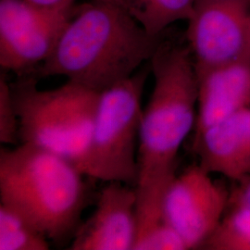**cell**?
<instances>
[{"instance_id":"cell-17","label":"cell","mask_w":250,"mask_h":250,"mask_svg":"<svg viewBox=\"0 0 250 250\" xmlns=\"http://www.w3.org/2000/svg\"><path fill=\"white\" fill-rule=\"evenodd\" d=\"M241 185L232 196L233 206H244L250 208V177L241 180Z\"/></svg>"},{"instance_id":"cell-16","label":"cell","mask_w":250,"mask_h":250,"mask_svg":"<svg viewBox=\"0 0 250 250\" xmlns=\"http://www.w3.org/2000/svg\"><path fill=\"white\" fill-rule=\"evenodd\" d=\"M20 141L19 118L11 92V85L1 75L0 79V142L5 145Z\"/></svg>"},{"instance_id":"cell-18","label":"cell","mask_w":250,"mask_h":250,"mask_svg":"<svg viewBox=\"0 0 250 250\" xmlns=\"http://www.w3.org/2000/svg\"><path fill=\"white\" fill-rule=\"evenodd\" d=\"M34 4H36L45 8H63L75 5L77 0H28Z\"/></svg>"},{"instance_id":"cell-10","label":"cell","mask_w":250,"mask_h":250,"mask_svg":"<svg viewBox=\"0 0 250 250\" xmlns=\"http://www.w3.org/2000/svg\"><path fill=\"white\" fill-rule=\"evenodd\" d=\"M199 165L209 173L241 181L250 172V107L194 136Z\"/></svg>"},{"instance_id":"cell-14","label":"cell","mask_w":250,"mask_h":250,"mask_svg":"<svg viewBox=\"0 0 250 250\" xmlns=\"http://www.w3.org/2000/svg\"><path fill=\"white\" fill-rule=\"evenodd\" d=\"M212 250H250V208L234 206L202 247Z\"/></svg>"},{"instance_id":"cell-11","label":"cell","mask_w":250,"mask_h":250,"mask_svg":"<svg viewBox=\"0 0 250 250\" xmlns=\"http://www.w3.org/2000/svg\"><path fill=\"white\" fill-rule=\"evenodd\" d=\"M196 71L198 93L194 135L250 107V60Z\"/></svg>"},{"instance_id":"cell-1","label":"cell","mask_w":250,"mask_h":250,"mask_svg":"<svg viewBox=\"0 0 250 250\" xmlns=\"http://www.w3.org/2000/svg\"><path fill=\"white\" fill-rule=\"evenodd\" d=\"M149 62L154 87L141 119L134 187L137 233L165 221L163 197L197 118L198 83L188 45L164 37Z\"/></svg>"},{"instance_id":"cell-5","label":"cell","mask_w":250,"mask_h":250,"mask_svg":"<svg viewBox=\"0 0 250 250\" xmlns=\"http://www.w3.org/2000/svg\"><path fill=\"white\" fill-rule=\"evenodd\" d=\"M148 72L140 70L100 93L88 148L78 166L85 177L135 187L142 98Z\"/></svg>"},{"instance_id":"cell-6","label":"cell","mask_w":250,"mask_h":250,"mask_svg":"<svg viewBox=\"0 0 250 250\" xmlns=\"http://www.w3.org/2000/svg\"><path fill=\"white\" fill-rule=\"evenodd\" d=\"M75 5L45 8L28 0H0L2 70L22 76L45 62L58 45Z\"/></svg>"},{"instance_id":"cell-9","label":"cell","mask_w":250,"mask_h":250,"mask_svg":"<svg viewBox=\"0 0 250 250\" xmlns=\"http://www.w3.org/2000/svg\"><path fill=\"white\" fill-rule=\"evenodd\" d=\"M130 188L120 182H108L101 189L95 210L79 225L70 250H134L137 197L135 189Z\"/></svg>"},{"instance_id":"cell-13","label":"cell","mask_w":250,"mask_h":250,"mask_svg":"<svg viewBox=\"0 0 250 250\" xmlns=\"http://www.w3.org/2000/svg\"><path fill=\"white\" fill-rule=\"evenodd\" d=\"M49 239L7 206L0 204V250H47Z\"/></svg>"},{"instance_id":"cell-4","label":"cell","mask_w":250,"mask_h":250,"mask_svg":"<svg viewBox=\"0 0 250 250\" xmlns=\"http://www.w3.org/2000/svg\"><path fill=\"white\" fill-rule=\"evenodd\" d=\"M10 83L20 125V141L53 152L77 168L88 148L100 93L68 81L40 90L33 74Z\"/></svg>"},{"instance_id":"cell-12","label":"cell","mask_w":250,"mask_h":250,"mask_svg":"<svg viewBox=\"0 0 250 250\" xmlns=\"http://www.w3.org/2000/svg\"><path fill=\"white\" fill-rule=\"evenodd\" d=\"M152 36L166 34L178 21H188L197 0H113Z\"/></svg>"},{"instance_id":"cell-8","label":"cell","mask_w":250,"mask_h":250,"mask_svg":"<svg viewBox=\"0 0 250 250\" xmlns=\"http://www.w3.org/2000/svg\"><path fill=\"white\" fill-rule=\"evenodd\" d=\"M200 165L175 175L166 189L162 209L166 223L188 250L203 247L224 218L228 195Z\"/></svg>"},{"instance_id":"cell-15","label":"cell","mask_w":250,"mask_h":250,"mask_svg":"<svg viewBox=\"0 0 250 250\" xmlns=\"http://www.w3.org/2000/svg\"><path fill=\"white\" fill-rule=\"evenodd\" d=\"M181 238L166 222L158 224L137 235L133 250H186Z\"/></svg>"},{"instance_id":"cell-3","label":"cell","mask_w":250,"mask_h":250,"mask_svg":"<svg viewBox=\"0 0 250 250\" xmlns=\"http://www.w3.org/2000/svg\"><path fill=\"white\" fill-rule=\"evenodd\" d=\"M85 175L53 152L30 144L0 151V201L49 241L73 237L89 201Z\"/></svg>"},{"instance_id":"cell-2","label":"cell","mask_w":250,"mask_h":250,"mask_svg":"<svg viewBox=\"0 0 250 250\" xmlns=\"http://www.w3.org/2000/svg\"><path fill=\"white\" fill-rule=\"evenodd\" d=\"M164 37L148 34L113 0H89L75 5L53 52L31 74L64 76L102 93L150 61Z\"/></svg>"},{"instance_id":"cell-7","label":"cell","mask_w":250,"mask_h":250,"mask_svg":"<svg viewBox=\"0 0 250 250\" xmlns=\"http://www.w3.org/2000/svg\"><path fill=\"white\" fill-rule=\"evenodd\" d=\"M188 21L196 69L250 60V0H197Z\"/></svg>"}]
</instances>
